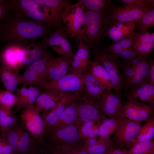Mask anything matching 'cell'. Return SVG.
<instances>
[{"label":"cell","instance_id":"obj_45","mask_svg":"<svg viewBox=\"0 0 154 154\" xmlns=\"http://www.w3.org/2000/svg\"><path fill=\"white\" fill-rule=\"evenodd\" d=\"M134 43L154 44V33H150L148 31L135 33L133 37Z\"/></svg>","mask_w":154,"mask_h":154},{"label":"cell","instance_id":"obj_49","mask_svg":"<svg viewBox=\"0 0 154 154\" xmlns=\"http://www.w3.org/2000/svg\"><path fill=\"white\" fill-rule=\"evenodd\" d=\"M14 148L9 145L5 138L0 136V153L4 154H13Z\"/></svg>","mask_w":154,"mask_h":154},{"label":"cell","instance_id":"obj_41","mask_svg":"<svg viewBox=\"0 0 154 154\" xmlns=\"http://www.w3.org/2000/svg\"><path fill=\"white\" fill-rule=\"evenodd\" d=\"M17 101V95L7 90L0 89V105L8 108L11 109Z\"/></svg>","mask_w":154,"mask_h":154},{"label":"cell","instance_id":"obj_1","mask_svg":"<svg viewBox=\"0 0 154 154\" xmlns=\"http://www.w3.org/2000/svg\"><path fill=\"white\" fill-rule=\"evenodd\" d=\"M54 30L39 21L27 19L16 15L7 18L0 24L1 38L11 42L33 40L39 37H48Z\"/></svg>","mask_w":154,"mask_h":154},{"label":"cell","instance_id":"obj_50","mask_svg":"<svg viewBox=\"0 0 154 154\" xmlns=\"http://www.w3.org/2000/svg\"><path fill=\"white\" fill-rule=\"evenodd\" d=\"M10 10V1L0 0V22Z\"/></svg>","mask_w":154,"mask_h":154},{"label":"cell","instance_id":"obj_6","mask_svg":"<svg viewBox=\"0 0 154 154\" xmlns=\"http://www.w3.org/2000/svg\"><path fill=\"white\" fill-rule=\"evenodd\" d=\"M84 13L79 0L75 4L67 5L62 13L61 23L64 24L62 27L71 40L77 37L83 24Z\"/></svg>","mask_w":154,"mask_h":154},{"label":"cell","instance_id":"obj_14","mask_svg":"<svg viewBox=\"0 0 154 154\" xmlns=\"http://www.w3.org/2000/svg\"><path fill=\"white\" fill-rule=\"evenodd\" d=\"M72 60L62 56L56 58L52 56L47 63L46 80H55L67 74Z\"/></svg>","mask_w":154,"mask_h":154},{"label":"cell","instance_id":"obj_28","mask_svg":"<svg viewBox=\"0 0 154 154\" xmlns=\"http://www.w3.org/2000/svg\"><path fill=\"white\" fill-rule=\"evenodd\" d=\"M143 56L139 55L132 60L121 64L123 72L121 73L122 86L129 88L135 72L136 66Z\"/></svg>","mask_w":154,"mask_h":154},{"label":"cell","instance_id":"obj_7","mask_svg":"<svg viewBox=\"0 0 154 154\" xmlns=\"http://www.w3.org/2000/svg\"><path fill=\"white\" fill-rule=\"evenodd\" d=\"M105 117L97 101L80 94L77 106V117L74 123L78 129L89 121L100 123V121Z\"/></svg>","mask_w":154,"mask_h":154},{"label":"cell","instance_id":"obj_10","mask_svg":"<svg viewBox=\"0 0 154 154\" xmlns=\"http://www.w3.org/2000/svg\"><path fill=\"white\" fill-rule=\"evenodd\" d=\"M154 106L127 97L123 104L120 117L142 123L154 116Z\"/></svg>","mask_w":154,"mask_h":154},{"label":"cell","instance_id":"obj_15","mask_svg":"<svg viewBox=\"0 0 154 154\" xmlns=\"http://www.w3.org/2000/svg\"><path fill=\"white\" fill-rule=\"evenodd\" d=\"M52 132L53 140L60 144L74 146L80 145L82 139L78 129L74 123L63 126Z\"/></svg>","mask_w":154,"mask_h":154},{"label":"cell","instance_id":"obj_2","mask_svg":"<svg viewBox=\"0 0 154 154\" xmlns=\"http://www.w3.org/2000/svg\"><path fill=\"white\" fill-rule=\"evenodd\" d=\"M108 28L104 15L87 12L84 13L83 24L76 38L90 49L93 48L102 42Z\"/></svg>","mask_w":154,"mask_h":154},{"label":"cell","instance_id":"obj_25","mask_svg":"<svg viewBox=\"0 0 154 154\" xmlns=\"http://www.w3.org/2000/svg\"><path fill=\"white\" fill-rule=\"evenodd\" d=\"M19 73L1 65L0 79L7 90L12 92L16 91L19 84Z\"/></svg>","mask_w":154,"mask_h":154},{"label":"cell","instance_id":"obj_21","mask_svg":"<svg viewBox=\"0 0 154 154\" xmlns=\"http://www.w3.org/2000/svg\"><path fill=\"white\" fill-rule=\"evenodd\" d=\"M76 52L70 64L67 74L76 72H82L88 67L89 63V47L79 41Z\"/></svg>","mask_w":154,"mask_h":154},{"label":"cell","instance_id":"obj_34","mask_svg":"<svg viewBox=\"0 0 154 154\" xmlns=\"http://www.w3.org/2000/svg\"><path fill=\"white\" fill-rule=\"evenodd\" d=\"M129 147L127 154H150L154 152V139L136 143Z\"/></svg>","mask_w":154,"mask_h":154},{"label":"cell","instance_id":"obj_18","mask_svg":"<svg viewBox=\"0 0 154 154\" xmlns=\"http://www.w3.org/2000/svg\"><path fill=\"white\" fill-rule=\"evenodd\" d=\"M135 26L133 22L117 23L108 27L105 37L111 39L113 42L127 38H132L135 33Z\"/></svg>","mask_w":154,"mask_h":154},{"label":"cell","instance_id":"obj_32","mask_svg":"<svg viewBox=\"0 0 154 154\" xmlns=\"http://www.w3.org/2000/svg\"><path fill=\"white\" fill-rule=\"evenodd\" d=\"M121 118L104 117L99 125L100 138L104 139H110V135L114 134Z\"/></svg>","mask_w":154,"mask_h":154},{"label":"cell","instance_id":"obj_13","mask_svg":"<svg viewBox=\"0 0 154 154\" xmlns=\"http://www.w3.org/2000/svg\"><path fill=\"white\" fill-rule=\"evenodd\" d=\"M103 114L110 118H119L123 106L120 95L105 89L97 101Z\"/></svg>","mask_w":154,"mask_h":154},{"label":"cell","instance_id":"obj_20","mask_svg":"<svg viewBox=\"0 0 154 154\" xmlns=\"http://www.w3.org/2000/svg\"><path fill=\"white\" fill-rule=\"evenodd\" d=\"M39 87L31 86L29 88L23 85L16 90L17 101L15 112H17L24 109L28 106L34 104L40 93Z\"/></svg>","mask_w":154,"mask_h":154},{"label":"cell","instance_id":"obj_54","mask_svg":"<svg viewBox=\"0 0 154 154\" xmlns=\"http://www.w3.org/2000/svg\"><path fill=\"white\" fill-rule=\"evenodd\" d=\"M150 154H154V152H153V153H151Z\"/></svg>","mask_w":154,"mask_h":154},{"label":"cell","instance_id":"obj_24","mask_svg":"<svg viewBox=\"0 0 154 154\" xmlns=\"http://www.w3.org/2000/svg\"><path fill=\"white\" fill-rule=\"evenodd\" d=\"M79 98L72 101L67 106L57 122L51 128V131L63 126L74 123L77 117Z\"/></svg>","mask_w":154,"mask_h":154},{"label":"cell","instance_id":"obj_43","mask_svg":"<svg viewBox=\"0 0 154 154\" xmlns=\"http://www.w3.org/2000/svg\"><path fill=\"white\" fill-rule=\"evenodd\" d=\"M31 135L23 129L15 150L19 153H24L30 147L32 143Z\"/></svg>","mask_w":154,"mask_h":154},{"label":"cell","instance_id":"obj_19","mask_svg":"<svg viewBox=\"0 0 154 154\" xmlns=\"http://www.w3.org/2000/svg\"><path fill=\"white\" fill-rule=\"evenodd\" d=\"M147 55L143 56L136 66L129 88L131 90L140 86L149 84V72L153 60Z\"/></svg>","mask_w":154,"mask_h":154},{"label":"cell","instance_id":"obj_30","mask_svg":"<svg viewBox=\"0 0 154 154\" xmlns=\"http://www.w3.org/2000/svg\"><path fill=\"white\" fill-rule=\"evenodd\" d=\"M10 9L14 10L16 15L24 18L25 13L28 11L37 8L38 4L35 0H10Z\"/></svg>","mask_w":154,"mask_h":154},{"label":"cell","instance_id":"obj_53","mask_svg":"<svg viewBox=\"0 0 154 154\" xmlns=\"http://www.w3.org/2000/svg\"><path fill=\"white\" fill-rule=\"evenodd\" d=\"M149 84L154 85V61H153L150 70Z\"/></svg>","mask_w":154,"mask_h":154},{"label":"cell","instance_id":"obj_47","mask_svg":"<svg viewBox=\"0 0 154 154\" xmlns=\"http://www.w3.org/2000/svg\"><path fill=\"white\" fill-rule=\"evenodd\" d=\"M95 123L89 121L82 125L78 128L79 135L81 138L86 139Z\"/></svg>","mask_w":154,"mask_h":154},{"label":"cell","instance_id":"obj_56","mask_svg":"<svg viewBox=\"0 0 154 154\" xmlns=\"http://www.w3.org/2000/svg\"><path fill=\"white\" fill-rule=\"evenodd\" d=\"M54 154H57V153H54Z\"/></svg>","mask_w":154,"mask_h":154},{"label":"cell","instance_id":"obj_48","mask_svg":"<svg viewBox=\"0 0 154 154\" xmlns=\"http://www.w3.org/2000/svg\"><path fill=\"white\" fill-rule=\"evenodd\" d=\"M139 55L133 47L122 52L118 56V58L126 62L132 60Z\"/></svg>","mask_w":154,"mask_h":154},{"label":"cell","instance_id":"obj_39","mask_svg":"<svg viewBox=\"0 0 154 154\" xmlns=\"http://www.w3.org/2000/svg\"><path fill=\"white\" fill-rule=\"evenodd\" d=\"M42 81L39 75L33 70L27 68L21 75H19V84L37 86Z\"/></svg>","mask_w":154,"mask_h":154},{"label":"cell","instance_id":"obj_46","mask_svg":"<svg viewBox=\"0 0 154 154\" xmlns=\"http://www.w3.org/2000/svg\"><path fill=\"white\" fill-rule=\"evenodd\" d=\"M154 44L152 43L141 44L134 43L133 48L139 55H147L154 48Z\"/></svg>","mask_w":154,"mask_h":154},{"label":"cell","instance_id":"obj_36","mask_svg":"<svg viewBox=\"0 0 154 154\" xmlns=\"http://www.w3.org/2000/svg\"><path fill=\"white\" fill-rule=\"evenodd\" d=\"M52 56L51 53L41 58L27 66V68L32 69L37 73L42 79V81L46 80L47 63Z\"/></svg>","mask_w":154,"mask_h":154},{"label":"cell","instance_id":"obj_4","mask_svg":"<svg viewBox=\"0 0 154 154\" xmlns=\"http://www.w3.org/2000/svg\"><path fill=\"white\" fill-rule=\"evenodd\" d=\"M94 58L98 60L105 68L110 78L113 89L120 95L122 87L121 64L118 58L110 53L106 49H100L97 47L92 48Z\"/></svg>","mask_w":154,"mask_h":154},{"label":"cell","instance_id":"obj_55","mask_svg":"<svg viewBox=\"0 0 154 154\" xmlns=\"http://www.w3.org/2000/svg\"><path fill=\"white\" fill-rule=\"evenodd\" d=\"M0 154H3L2 153H0Z\"/></svg>","mask_w":154,"mask_h":154},{"label":"cell","instance_id":"obj_8","mask_svg":"<svg viewBox=\"0 0 154 154\" xmlns=\"http://www.w3.org/2000/svg\"><path fill=\"white\" fill-rule=\"evenodd\" d=\"M141 126V123L121 117L114 133L112 142L119 147H129Z\"/></svg>","mask_w":154,"mask_h":154},{"label":"cell","instance_id":"obj_17","mask_svg":"<svg viewBox=\"0 0 154 154\" xmlns=\"http://www.w3.org/2000/svg\"><path fill=\"white\" fill-rule=\"evenodd\" d=\"M80 96V94L68 93L58 104L45 114L42 117L45 129H51L57 122L69 104L74 100L78 99Z\"/></svg>","mask_w":154,"mask_h":154},{"label":"cell","instance_id":"obj_5","mask_svg":"<svg viewBox=\"0 0 154 154\" xmlns=\"http://www.w3.org/2000/svg\"><path fill=\"white\" fill-rule=\"evenodd\" d=\"M151 9H141L134 6L113 5L108 8L105 15L108 27L118 23L133 22L138 20Z\"/></svg>","mask_w":154,"mask_h":154},{"label":"cell","instance_id":"obj_16","mask_svg":"<svg viewBox=\"0 0 154 154\" xmlns=\"http://www.w3.org/2000/svg\"><path fill=\"white\" fill-rule=\"evenodd\" d=\"M84 71L85 72L83 73L84 86L81 94L97 101L105 88L92 75L89 65Z\"/></svg>","mask_w":154,"mask_h":154},{"label":"cell","instance_id":"obj_12","mask_svg":"<svg viewBox=\"0 0 154 154\" xmlns=\"http://www.w3.org/2000/svg\"><path fill=\"white\" fill-rule=\"evenodd\" d=\"M67 37L62 25L60 26L50 36L44 37L41 42L47 46L50 47L58 54L72 60L74 54Z\"/></svg>","mask_w":154,"mask_h":154},{"label":"cell","instance_id":"obj_26","mask_svg":"<svg viewBox=\"0 0 154 154\" xmlns=\"http://www.w3.org/2000/svg\"><path fill=\"white\" fill-rule=\"evenodd\" d=\"M89 66L92 75L107 90H112L113 87L109 76L105 68L94 58L90 62Z\"/></svg>","mask_w":154,"mask_h":154},{"label":"cell","instance_id":"obj_9","mask_svg":"<svg viewBox=\"0 0 154 154\" xmlns=\"http://www.w3.org/2000/svg\"><path fill=\"white\" fill-rule=\"evenodd\" d=\"M48 47L41 42H38L35 40L20 41L18 53L20 64L23 67L28 66L51 54Z\"/></svg>","mask_w":154,"mask_h":154},{"label":"cell","instance_id":"obj_52","mask_svg":"<svg viewBox=\"0 0 154 154\" xmlns=\"http://www.w3.org/2000/svg\"><path fill=\"white\" fill-rule=\"evenodd\" d=\"M100 139L97 138H88L85 139L84 142L83 146L84 147L93 146L98 144L100 141Z\"/></svg>","mask_w":154,"mask_h":154},{"label":"cell","instance_id":"obj_27","mask_svg":"<svg viewBox=\"0 0 154 154\" xmlns=\"http://www.w3.org/2000/svg\"><path fill=\"white\" fill-rule=\"evenodd\" d=\"M84 13L92 11L105 15L110 7L113 5L110 0H80Z\"/></svg>","mask_w":154,"mask_h":154},{"label":"cell","instance_id":"obj_31","mask_svg":"<svg viewBox=\"0 0 154 154\" xmlns=\"http://www.w3.org/2000/svg\"><path fill=\"white\" fill-rule=\"evenodd\" d=\"M142 125L135 136L132 144L136 143L149 141L154 136V117L147 120Z\"/></svg>","mask_w":154,"mask_h":154},{"label":"cell","instance_id":"obj_40","mask_svg":"<svg viewBox=\"0 0 154 154\" xmlns=\"http://www.w3.org/2000/svg\"><path fill=\"white\" fill-rule=\"evenodd\" d=\"M99 138L100 141L96 145L88 147H84L83 145L88 154H104L113 145L112 139Z\"/></svg>","mask_w":154,"mask_h":154},{"label":"cell","instance_id":"obj_37","mask_svg":"<svg viewBox=\"0 0 154 154\" xmlns=\"http://www.w3.org/2000/svg\"><path fill=\"white\" fill-rule=\"evenodd\" d=\"M23 129L16 125L2 133L1 136L8 143L12 146L15 150L19 139Z\"/></svg>","mask_w":154,"mask_h":154},{"label":"cell","instance_id":"obj_3","mask_svg":"<svg viewBox=\"0 0 154 154\" xmlns=\"http://www.w3.org/2000/svg\"><path fill=\"white\" fill-rule=\"evenodd\" d=\"M37 86L44 91L58 92L80 95L84 86L83 72H76L67 74L50 82L42 81Z\"/></svg>","mask_w":154,"mask_h":154},{"label":"cell","instance_id":"obj_22","mask_svg":"<svg viewBox=\"0 0 154 154\" xmlns=\"http://www.w3.org/2000/svg\"><path fill=\"white\" fill-rule=\"evenodd\" d=\"M69 93L58 92L43 91L40 93L36 102L35 106L40 112L51 110Z\"/></svg>","mask_w":154,"mask_h":154},{"label":"cell","instance_id":"obj_42","mask_svg":"<svg viewBox=\"0 0 154 154\" xmlns=\"http://www.w3.org/2000/svg\"><path fill=\"white\" fill-rule=\"evenodd\" d=\"M60 144L55 148L54 153L58 154H88L84 147Z\"/></svg>","mask_w":154,"mask_h":154},{"label":"cell","instance_id":"obj_51","mask_svg":"<svg viewBox=\"0 0 154 154\" xmlns=\"http://www.w3.org/2000/svg\"><path fill=\"white\" fill-rule=\"evenodd\" d=\"M104 154H127V150L123 148L111 146Z\"/></svg>","mask_w":154,"mask_h":154},{"label":"cell","instance_id":"obj_23","mask_svg":"<svg viewBox=\"0 0 154 154\" xmlns=\"http://www.w3.org/2000/svg\"><path fill=\"white\" fill-rule=\"evenodd\" d=\"M126 96L154 106V85L147 84L140 86L131 90Z\"/></svg>","mask_w":154,"mask_h":154},{"label":"cell","instance_id":"obj_38","mask_svg":"<svg viewBox=\"0 0 154 154\" xmlns=\"http://www.w3.org/2000/svg\"><path fill=\"white\" fill-rule=\"evenodd\" d=\"M37 3L47 6L54 10L59 16L66 7L71 4L68 0H35Z\"/></svg>","mask_w":154,"mask_h":154},{"label":"cell","instance_id":"obj_44","mask_svg":"<svg viewBox=\"0 0 154 154\" xmlns=\"http://www.w3.org/2000/svg\"><path fill=\"white\" fill-rule=\"evenodd\" d=\"M119 2L124 5L134 6L141 9H154V0H119Z\"/></svg>","mask_w":154,"mask_h":154},{"label":"cell","instance_id":"obj_33","mask_svg":"<svg viewBox=\"0 0 154 154\" xmlns=\"http://www.w3.org/2000/svg\"><path fill=\"white\" fill-rule=\"evenodd\" d=\"M134 43L133 37L127 38L112 42L111 45L108 46L106 49L110 53L118 58V56L122 52L133 47Z\"/></svg>","mask_w":154,"mask_h":154},{"label":"cell","instance_id":"obj_29","mask_svg":"<svg viewBox=\"0 0 154 154\" xmlns=\"http://www.w3.org/2000/svg\"><path fill=\"white\" fill-rule=\"evenodd\" d=\"M17 119L11 109L0 105V129L3 133L16 125Z\"/></svg>","mask_w":154,"mask_h":154},{"label":"cell","instance_id":"obj_35","mask_svg":"<svg viewBox=\"0 0 154 154\" xmlns=\"http://www.w3.org/2000/svg\"><path fill=\"white\" fill-rule=\"evenodd\" d=\"M136 29L139 32L143 33L154 25V9H151L138 20L134 22Z\"/></svg>","mask_w":154,"mask_h":154},{"label":"cell","instance_id":"obj_11","mask_svg":"<svg viewBox=\"0 0 154 154\" xmlns=\"http://www.w3.org/2000/svg\"><path fill=\"white\" fill-rule=\"evenodd\" d=\"M40 112L33 104L23 109L20 115L27 131L38 141H42L45 129L43 120L39 114Z\"/></svg>","mask_w":154,"mask_h":154}]
</instances>
